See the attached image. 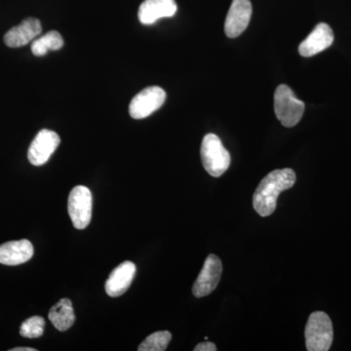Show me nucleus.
<instances>
[{
	"label": "nucleus",
	"instance_id": "nucleus-10",
	"mask_svg": "<svg viewBox=\"0 0 351 351\" xmlns=\"http://www.w3.org/2000/svg\"><path fill=\"white\" fill-rule=\"evenodd\" d=\"M334 43V32L329 25L320 23L299 46L302 57H313L326 50Z\"/></svg>",
	"mask_w": 351,
	"mask_h": 351
},
{
	"label": "nucleus",
	"instance_id": "nucleus-17",
	"mask_svg": "<svg viewBox=\"0 0 351 351\" xmlns=\"http://www.w3.org/2000/svg\"><path fill=\"white\" fill-rule=\"evenodd\" d=\"M172 339V334L169 331H159L149 335L145 341L138 346V351H164Z\"/></svg>",
	"mask_w": 351,
	"mask_h": 351
},
{
	"label": "nucleus",
	"instance_id": "nucleus-8",
	"mask_svg": "<svg viewBox=\"0 0 351 351\" xmlns=\"http://www.w3.org/2000/svg\"><path fill=\"white\" fill-rule=\"evenodd\" d=\"M223 265L216 255L208 256L199 276L193 284V293L196 298L206 297L217 288L221 280Z\"/></svg>",
	"mask_w": 351,
	"mask_h": 351
},
{
	"label": "nucleus",
	"instance_id": "nucleus-11",
	"mask_svg": "<svg viewBox=\"0 0 351 351\" xmlns=\"http://www.w3.org/2000/svg\"><path fill=\"white\" fill-rule=\"evenodd\" d=\"M43 32L40 21L36 18H27L9 29L4 36V43L10 48H19L34 40Z\"/></svg>",
	"mask_w": 351,
	"mask_h": 351
},
{
	"label": "nucleus",
	"instance_id": "nucleus-14",
	"mask_svg": "<svg viewBox=\"0 0 351 351\" xmlns=\"http://www.w3.org/2000/svg\"><path fill=\"white\" fill-rule=\"evenodd\" d=\"M34 256V246L27 239L6 242L0 245V263L18 265L27 263Z\"/></svg>",
	"mask_w": 351,
	"mask_h": 351
},
{
	"label": "nucleus",
	"instance_id": "nucleus-1",
	"mask_svg": "<svg viewBox=\"0 0 351 351\" xmlns=\"http://www.w3.org/2000/svg\"><path fill=\"white\" fill-rule=\"evenodd\" d=\"M295 173L290 168L272 171L265 176L256 189L253 206L261 217H269L276 209L278 196L282 191L292 188L295 182Z\"/></svg>",
	"mask_w": 351,
	"mask_h": 351
},
{
	"label": "nucleus",
	"instance_id": "nucleus-18",
	"mask_svg": "<svg viewBox=\"0 0 351 351\" xmlns=\"http://www.w3.org/2000/svg\"><path fill=\"white\" fill-rule=\"evenodd\" d=\"M45 320L40 316H32L21 325V336L27 339H38L43 336Z\"/></svg>",
	"mask_w": 351,
	"mask_h": 351
},
{
	"label": "nucleus",
	"instance_id": "nucleus-19",
	"mask_svg": "<svg viewBox=\"0 0 351 351\" xmlns=\"http://www.w3.org/2000/svg\"><path fill=\"white\" fill-rule=\"evenodd\" d=\"M218 350L216 345L211 341H204V343H198L195 348V351H216Z\"/></svg>",
	"mask_w": 351,
	"mask_h": 351
},
{
	"label": "nucleus",
	"instance_id": "nucleus-6",
	"mask_svg": "<svg viewBox=\"0 0 351 351\" xmlns=\"http://www.w3.org/2000/svg\"><path fill=\"white\" fill-rule=\"evenodd\" d=\"M166 93L162 88L152 86L145 88L136 95L129 106V113L134 119H143L149 117L162 107Z\"/></svg>",
	"mask_w": 351,
	"mask_h": 351
},
{
	"label": "nucleus",
	"instance_id": "nucleus-7",
	"mask_svg": "<svg viewBox=\"0 0 351 351\" xmlns=\"http://www.w3.org/2000/svg\"><path fill=\"white\" fill-rule=\"evenodd\" d=\"M60 143L61 138L56 132L48 129L39 131L27 152L29 162L34 166H43L49 160L51 156L59 147Z\"/></svg>",
	"mask_w": 351,
	"mask_h": 351
},
{
	"label": "nucleus",
	"instance_id": "nucleus-2",
	"mask_svg": "<svg viewBox=\"0 0 351 351\" xmlns=\"http://www.w3.org/2000/svg\"><path fill=\"white\" fill-rule=\"evenodd\" d=\"M304 337L307 350H329L334 339V329L329 315L323 311L311 313L307 320Z\"/></svg>",
	"mask_w": 351,
	"mask_h": 351
},
{
	"label": "nucleus",
	"instance_id": "nucleus-16",
	"mask_svg": "<svg viewBox=\"0 0 351 351\" xmlns=\"http://www.w3.org/2000/svg\"><path fill=\"white\" fill-rule=\"evenodd\" d=\"M64 46V39L56 31H51L40 38L34 39L32 44V52L34 56L41 57L47 54L48 51L61 49Z\"/></svg>",
	"mask_w": 351,
	"mask_h": 351
},
{
	"label": "nucleus",
	"instance_id": "nucleus-5",
	"mask_svg": "<svg viewBox=\"0 0 351 351\" xmlns=\"http://www.w3.org/2000/svg\"><path fill=\"white\" fill-rule=\"evenodd\" d=\"M93 198L90 189L84 186L73 189L69 196L68 210L73 226L77 230H84L89 226L92 218Z\"/></svg>",
	"mask_w": 351,
	"mask_h": 351
},
{
	"label": "nucleus",
	"instance_id": "nucleus-3",
	"mask_svg": "<svg viewBox=\"0 0 351 351\" xmlns=\"http://www.w3.org/2000/svg\"><path fill=\"white\" fill-rule=\"evenodd\" d=\"M200 154L203 166L212 177H221L230 167V154L215 134H207L203 138Z\"/></svg>",
	"mask_w": 351,
	"mask_h": 351
},
{
	"label": "nucleus",
	"instance_id": "nucleus-4",
	"mask_svg": "<svg viewBox=\"0 0 351 351\" xmlns=\"http://www.w3.org/2000/svg\"><path fill=\"white\" fill-rule=\"evenodd\" d=\"M274 112L283 126L294 127L304 115V103L287 85H279L274 94Z\"/></svg>",
	"mask_w": 351,
	"mask_h": 351
},
{
	"label": "nucleus",
	"instance_id": "nucleus-15",
	"mask_svg": "<svg viewBox=\"0 0 351 351\" xmlns=\"http://www.w3.org/2000/svg\"><path fill=\"white\" fill-rule=\"evenodd\" d=\"M48 317L58 331L64 332L69 330L75 321V314L71 300H60L58 304L51 307Z\"/></svg>",
	"mask_w": 351,
	"mask_h": 351
},
{
	"label": "nucleus",
	"instance_id": "nucleus-13",
	"mask_svg": "<svg viewBox=\"0 0 351 351\" xmlns=\"http://www.w3.org/2000/svg\"><path fill=\"white\" fill-rule=\"evenodd\" d=\"M177 12L175 0H145L138 8V20L142 24L152 25L161 18L173 17Z\"/></svg>",
	"mask_w": 351,
	"mask_h": 351
},
{
	"label": "nucleus",
	"instance_id": "nucleus-9",
	"mask_svg": "<svg viewBox=\"0 0 351 351\" xmlns=\"http://www.w3.org/2000/svg\"><path fill=\"white\" fill-rule=\"evenodd\" d=\"M251 16L250 0H232L225 23L226 36L235 38L243 34L250 23Z\"/></svg>",
	"mask_w": 351,
	"mask_h": 351
},
{
	"label": "nucleus",
	"instance_id": "nucleus-20",
	"mask_svg": "<svg viewBox=\"0 0 351 351\" xmlns=\"http://www.w3.org/2000/svg\"><path fill=\"white\" fill-rule=\"evenodd\" d=\"M9 351H36V348H14Z\"/></svg>",
	"mask_w": 351,
	"mask_h": 351
},
{
	"label": "nucleus",
	"instance_id": "nucleus-12",
	"mask_svg": "<svg viewBox=\"0 0 351 351\" xmlns=\"http://www.w3.org/2000/svg\"><path fill=\"white\" fill-rule=\"evenodd\" d=\"M136 274L135 263L123 262L112 270L106 282V292L110 297L117 298L126 293Z\"/></svg>",
	"mask_w": 351,
	"mask_h": 351
}]
</instances>
